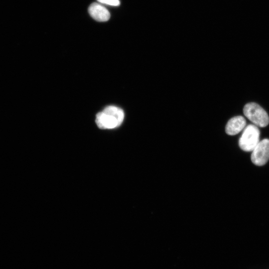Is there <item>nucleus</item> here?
Segmentation results:
<instances>
[{"label":"nucleus","mask_w":269,"mask_h":269,"mask_svg":"<svg viewBox=\"0 0 269 269\" xmlns=\"http://www.w3.org/2000/svg\"><path fill=\"white\" fill-rule=\"evenodd\" d=\"M124 119V113L121 108L109 106L98 113L96 116V123L101 129H112L120 126Z\"/></svg>","instance_id":"nucleus-1"},{"label":"nucleus","mask_w":269,"mask_h":269,"mask_svg":"<svg viewBox=\"0 0 269 269\" xmlns=\"http://www.w3.org/2000/svg\"><path fill=\"white\" fill-rule=\"evenodd\" d=\"M243 112L244 115L256 126L263 128L269 123L268 114L257 103L247 104L244 106Z\"/></svg>","instance_id":"nucleus-2"},{"label":"nucleus","mask_w":269,"mask_h":269,"mask_svg":"<svg viewBox=\"0 0 269 269\" xmlns=\"http://www.w3.org/2000/svg\"><path fill=\"white\" fill-rule=\"evenodd\" d=\"M260 132L255 125H249L245 128L239 140V145L245 151H252L260 141Z\"/></svg>","instance_id":"nucleus-3"},{"label":"nucleus","mask_w":269,"mask_h":269,"mask_svg":"<svg viewBox=\"0 0 269 269\" xmlns=\"http://www.w3.org/2000/svg\"><path fill=\"white\" fill-rule=\"evenodd\" d=\"M252 152V162L258 166L265 165L269 159V139L260 141Z\"/></svg>","instance_id":"nucleus-4"},{"label":"nucleus","mask_w":269,"mask_h":269,"mask_svg":"<svg viewBox=\"0 0 269 269\" xmlns=\"http://www.w3.org/2000/svg\"><path fill=\"white\" fill-rule=\"evenodd\" d=\"M88 11L90 15L98 21H106L110 18V13L108 10L96 2L92 3L89 6Z\"/></svg>","instance_id":"nucleus-5"},{"label":"nucleus","mask_w":269,"mask_h":269,"mask_svg":"<svg viewBox=\"0 0 269 269\" xmlns=\"http://www.w3.org/2000/svg\"><path fill=\"white\" fill-rule=\"evenodd\" d=\"M246 125L245 118L241 116L234 117L230 119L226 126V133L230 135H234L242 131Z\"/></svg>","instance_id":"nucleus-6"},{"label":"nucleus","mask_w":269,"mask_h":269,"mask_svg":"<svg viewBox=\"0 0 269 269\" xmlns=\"http://www.w3.org/2000/svg\"><path fill=\"white\" fill-rule=\"evenodd\" d=\"M99 2L112 6H119L120 4L119 0H97Z\"/></svg>","instance_id":"nucleus-7"}]
</instances>
